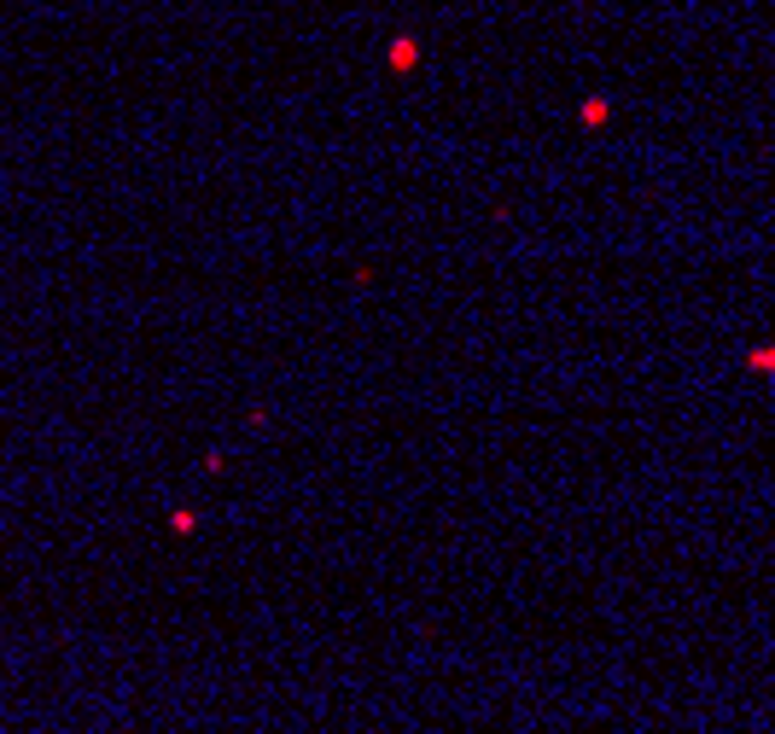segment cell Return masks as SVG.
<instances>
[{
    "label": "cell",
    "instance_id": "cell-1",
    "mask_svg": "<svg viewBox=\"0 0 775 734\" xmlns=\"http://www.w3.org/2000/svg\"><path fill=\"white\" fill-rule=\"evenodd\" d=\"M746 362H752V367H758V373H775V344H770V350H752V355H746Z\"/></svg>",
    "mask_w": 775,
    "mask_h": 734
}]
</instances>
